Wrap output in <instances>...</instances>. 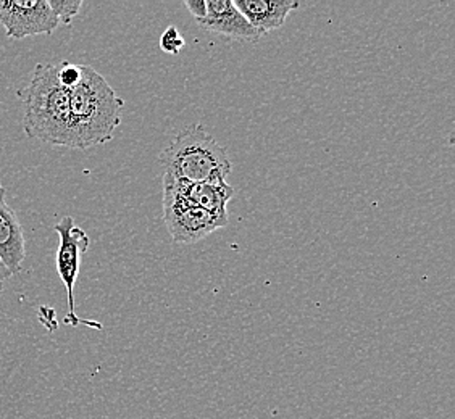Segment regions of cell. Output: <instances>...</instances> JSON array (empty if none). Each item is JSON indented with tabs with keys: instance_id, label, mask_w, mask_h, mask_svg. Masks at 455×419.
I'll return each mask as SVG.
<instances>
[{
	"instance_id": "obj_1",
	"label": "cell",
	"mask_w": 455,
	"mask_h": 419,
	"mask_svg": "<svg viewBox=\"0 0 455 419\" xmlns=\"http://www.w3.org/2000/svg\"><path fill=\"white\" fill-rule=\"evenodd\" d=\"M123 99L94 68L83 65L78 84L70 91L68 149L86 150L114 139L122 124Z\"/></svg>"
},
{
	"instance_id": "obj_2",
	"label": "cell",
	"mask_w": 455,
	"mask_h": 419,
	"mask_svg": "<svg viewBox=\"0 0 455 419\" xmlns=\"http://www.w3.org/2000/svg\"><path fill=\"white\" fill-rule=\"evenodd\" d=\"M17 96L23 104V130L29 139L51 146L70 144V91L57 78V65L37 63L25 88Z\"/></svg>"
},
{
	"instance_id": "obj_3",
	"label": "cell",
	"mask_w": 455,
	"mask_h": 419,
	"mask_svg": "<svg viewBox=\"0 0 455 419\" xmlns=\"http://www.w3.org/2000/svg\"><path fill=\"white\" fill-rule=\"evenodd\" d=\"M158 160L165 176L186 183H225L231 173L227 150L202 124L183 128Z\"/></svg>"
},
{
	"instance_id": "obj_4",
	"label": "cell",
	"mask_w": 455,
	"mask_h": 419,
	"mask_svg": "<svg viewBox=\"0 0 455 419\" xmlns=\"http://www.w3.org/2000/svg\"><path fill=\"white\" fill-rule=\"evenodd\" d=\"M53 231L59 234L60 244L57 250V273L60 276L63 286L67 289V296H68V313L65 316V323L71 326H79V324H86L96 329H102L100 324L96 321H88V320H81L76 314V305H75V288H76V281L79 276V266L83 257L89 250V239L86 231L83 227L76 226L75 219L71 217H63L59 219V223L53 226Z\"/></svg>"
},
{
	"instance_id": "obj_5",
	"label": "cell",
	"mask_w": 455,
	"mask_h": 419,
	"mask_svg": "<svg viewBox=\"0 0 455 419\" xmlns=\"http://www.w3.org/2000/svg\"><path fill=\"white\" fill-rule=\"evenodd\" d=\"M164 219L176 244H196L220 227L228 226V218L197 207L167 187H164Z\"/></svg>"
},
{
	"instance_id": "obj_6",
	"label": "cell",
	"mask_w": 455,
	"mask_h": 419,
	"mask_svg": "<svg viewBox=\"0 0 455 419\" xmlns=\"http://www.w3.org/2000/svg\"><path fill=\"white\" fill-rule=\"evenodd\" d=\"M0 25L9 39L51 36L60 27L47 0H0Z\"/></svg>"
},
{
	"instance_id": "obj_7",
	"label": "cell",
	"mask_w": 455,
	"mask_h": 419,
	"mask_svg": "<svg viewBox=\"0 0 455 419\" xmlns=\"http://www.w3.org/2000/svg\"><path fill=\"white\" fill-rule=\"evenodd\" d=\"M5 195L7 191L0 184V262L13 276L21 271L27 258V239L17 213L7 203Z\"/></svg>"
},
{
	"instance_id": "obj_8",
	"label": "cell",
	"mask_w": 455,
	"mask_h": 419,
	"mask_svg": "<svg viewBox=\"0 0 455 419\" xmlns=\"http://www.w3.org/2000/svg\"><path fill=\"white\" fill-rule=\"evenodd\" d=\"M164 187L180 194L186 201L193 202L197 207L228 218V202L233 199L235 189L225 183H186L164 175Z\"/></svg>"
},
{
	"instance_id": "obj_9",
	"label": "cell",
	"mask_w": 455,
	"mask_h": 419,
	"mask_svg": "<svg viewBox=\"0 0 455 419\" xmlns=\"http://www.w3.org/2000/svg\"><path fill=\"white\" fill-rule=\"evenodd\" d=\"M205 4L207 15L201 23L204 29L247 43H254L262 37L251 27V23L243 17V13L231 0H209Z\"/></svg>"
},
{
	"instance_id": "obj_10",
	"label": "cell",
	"mask_w": 455,
	"mask_h": 419,
	"mask_svg": "<svg viewBox=\"0 0 455 419\" xmlns=\"http://www.w3.org/2000/svg\"><path fill=\"white\" fill-rule=\"evenodd\" d=\"M233 4L260 36L283 27L289 13L299 9L296 0H236Z\"/></svg>"
},
{
	"instance_id": "obj_11",
	"label": "cell",
	"mask_w": 455,
	"mask_h": 419,
	"mask_svg": "<svg viewBox=\"0 0 455 419\" xmlns=\"http://www.w3.org/2000/svg\"><path fill=\"white\" fill-rule=\"evenodd\" d=\"M47 2L59 20V23L63 27H70L83 7L81 0H47Z\"/></svg>"
},
{
	"instance_id": "obj_12",
	"label": "cell",
	"mask_w": 455,
	"mask_h": 419,
	"mask_svg": "<svg viewBox=\"0 0 455 419\" xmlns=\"http://www.w3.org/2000/svg\"><path fill=\"white\" fill-rule=\"evenodd\" d=\"M81 75H83V65H73L70 61H61L57 65L59 83L68 91L78 84Z\"/></svg>"
},
{
	"instance_id": "obj_13",
	"label": "cell",
	"mask_w": 455,
	"mask_h": 419,
	"mask_svg": "<svg viewBox=\"0 0 455 419\" xmlns=\"http://www.w3.org/2000/svg\"><path fill=\"white\" fill-rule=\"evenodd\" d=\"M184 45L186 43H184L183 36L180 35V31L175 27H168L167 31L160 37V47L164 52L178 55Z\"/></svg>"
},
{
	"instance_id": "obj_14",
	"label": "cell",
	"mask_w": 455,
	"mask_h": 419,
	"mask_svg": "<svg viewBox=\"0 0 455 419\" xmlns=\"http://www.w3.org/2000/svg\"><path fill=\"white\" fill-rule=\"evenodd\" d=\"M184 7L191 12L194 20L201 25L204 18L207 15V4H205V0H186Z\"/></svg>"
},
{
	"instance_id": "obj_15",
	"label": "cell",
	"mask_w": 455,
	"mask_h": 419,
	"mask_svg": "<svg viewBox=\"0 0 455 419\" xmlns=\"http://www.w3.org/2000/svg\"><path fill=\"white\" fill-rule=\"evenodd\" d=\"M12 278V274H10V271L5 268V265L0 262V297H2V294H4V289H5V282L7 280Z\"/></svg>"
}]
</instances>
